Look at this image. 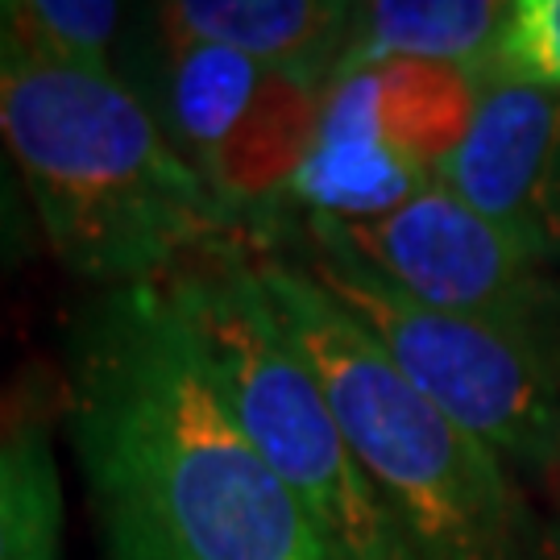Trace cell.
<instances>
[{"label":"cell","instance_id":"cell-1","mask_svg":"<svg viewBox=\"0 0 560 560\" xmlns=\"http://www.w3.org/2000/svg\"><path fill=\"white\" fill-rule=\"evenodd\" d=\"M67 428L104 560H337L241 432L162 282L80 312Z\"/></svg>","mask_w":560,"mask_h":560},{"label":"cell","instance_id":"cell-2","mask_svg":"<svg viewBox=\"0 0 560 560\" xmlns=\"http://www.w3.org/2000/svg\"><path fill=\"white\" fill-rule=\"evenodd\" d=\"M0 150L55 258L92 282H159L229 249L196 166L117 80L0 50Z\"/></svg>","mask_w":560,"mask_h":560},{"label":"cell","instance_id":"cell-3","mask_svg":"<svg viewBox=\"0 0 560 560\" xmlns=\"http://www.w3.org/2000/svg\"><path fill=\"white\" fill-rule=\"evenodd\" d=\"M254 270L416 552L423 560H540V527L506 465L402 378L378 340L300 261L258 254Z\"/></svg>","mask_w":560,"mask_h":560},{"label":"cell","instance_id":"cell-4","mask_svg":"<svg viewBox=\"0 0 560 560\" xmlns=\"http://www.w3.org/2000/svg\"><path fill=\"white\" fill-rule=\"evenodd\" d=\"M159 282L191 324L241 432L337 560H423L353 457L316 374L275 320L254 261L221 249Z\"/></svg>","mask_w":560,"mask_h":560},{"label":"cell","instance_id":"cell-5","mask_svg":"<svg viewBox=\"0 0 560 560\" xmlns=\"http://www.w3.org/2000/svg\"><path fill=\"white\" fill-rule=\"evenodd\" d=\"M295 261L378 340L402 378L506 469H557L560 365L548 353L490 324L411 300L337 241L303 233Z\"/></svg>","mask_w":560,"mask_h":560},{"label":"cell","instance_id":"cell-6","mask_svg":"<svg viewBox=\"0 0 560 560\" xmlns=\"http://www.w3.org/2000/svg\"><path fill=\"white\" fill-rule=\"evenodd\" d=\"M303 233L345 245L411 300L490 324L560 365V287L544 261L441 183L378 221L303 217Z\"/></svg>","mask_w":560,"mask_h":560},{"label":"cell","instance_id":"cell-7","mask_svg":"<svg viewBox=\"0 0 560 560\" xmlns=\"http://www.w3.org/2000/svg\"><path fill=\"white\" fill-rule=\"evenodd\" d=\"M436 183L520 237L544 266L560 261V96L494 67L481 71L474 125Z\"/></svg>","mask_w":560,"mask_h":560},{"label":"cell","instance_id":"cell-8","mask_svg":"<svg viewBox=\"0 0 560 560\" xmlns=\"http://www.w3.org/2000/svg\"><path fill=\"white\" fill-rule=\"evenodd\" d=\"M358 4L340 0H175L162 4L166 42L224 46L270 71L328 83L353 30Z\"/></svg>","mask_w":560,"mask_h":560},{"label":"cell","instance_id":"cell-9","mask_svg":"<svg viewBox=\"0 0 560 560\" xmlns=\"http://www.w3.org/2000/svg\"><path fill=\"white\" fill-rule=\"evenodd\" d=\"M511 4L499 0H378L358 4L337 71H358L390 59L457 62L474 71L494 67Z\"/></svg>","mask_w":560,"mask_h":560},{"label":"cell","instance_id":"cell-10","mask_svg":"<svg viewBox=\"0 0 560 560\" xmlns=\"http://www.w3.org/2000/svg\"><path fill=\"white\" fill-rule=\"evenodd\" d=\"M432 175L390 150L374 125L353 120H320L316 150L307 154L300 175L291 183V200L307 208V217L332 221H378L395 212L423 187Z\"/></svg>","mask_w":560,"mask_h":560},{"label":"cell","instance_id":"cell-11","mask_svg":"<svg viewBox=\"0 0 560 560\" xmlns=\"http://www.w3.org/2000/svg\"><path fill=\"white\" fill-rule=\"evenodd\" d=\"M378 129L390 150L436 179L478 113L481 71L457 62L390 59L370 67Z\"/></svg>","mask_w":560,"mask_h":560},{"label":"cell","instance_id":"cell-12","mask_svg":"<svg viewBox=\"0 0 560 560\" xmlns=\"http://www.w3.org/2000/svg\"><path fill=\"white\" fill-rule=\"evenodd\" d=\"M171 46V117L183 138V159L200 171L245 117L270 67L224 46L166 42Z\"/></svg>","mask_w":560,"mask_h":560},{"label":"cell","instance_id":"cell-13","mask_svg":"<svg viewBox=\"0 0 560 560\" xmlns=\"http://www.w3.org/2000/svg\"><path fill=\"white\" fill-rule=\"evenodd\" d=\"M62 481L38 423L0 432V560H62Z\"/></svg>","mask_w":560,"mask_h":560},{"label":"cell","instance_id":"cell-14","mask_svg":"<svg viewBox=\"0 0 560 560\" xmlns=\"http://www.w3.org/2000/svg\"><path fill=\"white\" fill-rule=\"evenodd\" d=\"M120 4L113 0H0V50L34 62L113 75Z\"/></svg>","mask_w":560,"mask_h":560},{"label":"cell","instance_id":"cell-15","mask_svg":"<svg viewBox=\"0 0 560 560\" xmlns=\"http://www.w3.org/2000/svg\"><path fill=\"white\" fill-rule=\"evenodd\" d=\"M494 71L560 96V0H515L494 46Z\"/></svg>","mask_w":560,"mask_h":560},{"label":"cell","instance_id":"cell-16","mask_svg":"<svg viewBox=\"0 0 560 560\" xmlns=\"http://www.w3.org/2000/svg\"><path fill=\"white\" fill-rule=\"evenodd\" d=\"M38 241L42 233L38 221H34V208L25 200V187H21L13 162L4 159V150H0V266L25 261Z\"/></svg>","mask_w":560,"mask_h":560}]
</instances>
